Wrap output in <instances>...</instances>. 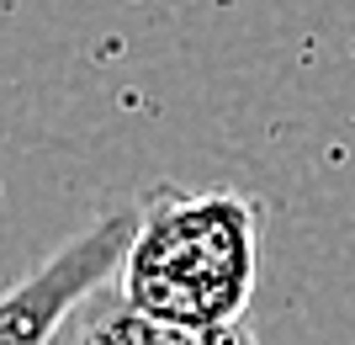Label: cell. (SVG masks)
Wrapping results in <instances>:
<instances>
[{
    "label": "cell",
    "instance_id": "cell-1",
    "mask_svg": "<svg viewBox=\"0 0 355 345\" xmlns=\"http://www.w3.org/2000/svg\"><path fill=\"white\" fill-rule=\"evenodd\" d=\"M260 276V202L234 186H148L117 271V292L180 324H239Z\"/></svg>",
    "mask_w": 355,
    "mask_h": 345
},
{
    "label": "cell",
    "instance_id": "cell-2",
    "mask_svg": "<svg viewBox=\"0 0 355 345\" xmlns=\"http://www.w3.org/2000/svg\"><path fill=\"white\" fill-rule=\"evenodd\" d=\"M138 208H112L96 224L53 250L43 266H32L27 276H16L0 292V345H48L59 335V324L90 303L101 287L117 282L128 239H133Z\"/></svg>",
    "mask_w": 355,
    "mask_h": 345
},
{
    "label": "cell",
    "instance_id": "cell-3",
    "mask_svg": "<svg viewBox=\"0 0 355 345\" xmlns=\"http://www.w3.org/2000/svg\"><path fill=\"white\" fill-rule=\"evenodd\" d=\"M90 319H96V324H101V330L112 335L117 345H228V340L239 335V324H223V330H212V324H180V319L144 314V308H133L122 292H106V298H96Z\"/></svg>",
    "mask_w": 355,
    "mask_h": 345
}]
</instances>
